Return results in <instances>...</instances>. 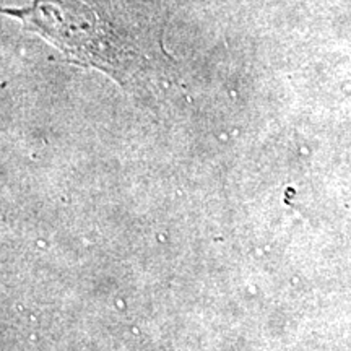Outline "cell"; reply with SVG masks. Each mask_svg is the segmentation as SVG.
<instances>
[{
  "mask_svg": "<svg viewBox=\"0 0 351 351\" xmlns=\"http://www.w3.org/2000/svg\"><path fill=\"white\" fill-rule=\"evenodd\" d=\"M2 12L46 38L72 62L103 70L122 85L137 83L150 72L147 57L82 0H33L29 7Z\"/></svg>",
  "mask_w": 351,
  "mask_h": 351,
  "instance_id": "6da1fadb",
  "label": "cell"
}]
</instances>
